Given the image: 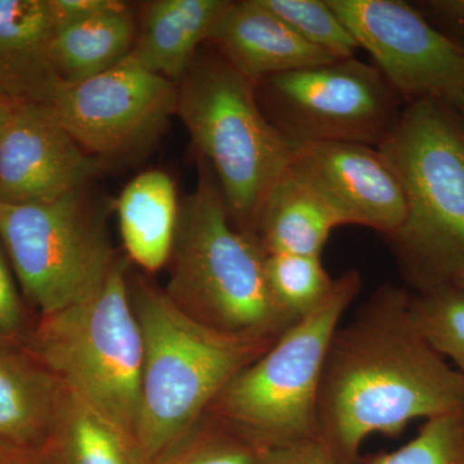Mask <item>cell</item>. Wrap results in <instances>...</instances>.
Here are the masks:
<instances>
[{
	"label": "cell",
	"mask_w": 464,
	"mask_h": 464,
	"mask_svg": "<svg viewBox=\"0 0 464 464\" xmlns=\"http://www.w3.org/2000/svg\"><path fill=\"white\" fill-rule=\"evenodd\" d=\"M411 295L381 286L353 322L338 326L316 402L317 438L341 464H362L374 433L399 436L411 420L464 408V378L409 316Z\"/></svg>",
	"instance_id": "cell-1"
},
{
	"label": "cell",
	"mask_w": 464,
	"mask_h": 464,
	"mask_svg": "<svg viewBox=\"0 0 464 464\" xmlns=\"http://www.w3.org/2000/svg\"><path fill=\"white\" fill-rule=\"evenodd\" d=\"M130 293L143 341L136 442L143 464H155L200 423L226 384L279 337L217 331L146 283L130 284Z\"/></svg>",
	"instance_id": "cell-2"
},
{
	"label": "cell",
	"mask_w": 464,
	"mask_h": 464,
	"mask_svg": "<svg viewBox=\"0 0 464 464\" xmlns=\"http://www.w3.org/2000/svg\"><path fill=\"white\" fill-rule=\"evenodd\" d=\"M179 206L167 295L192 319L232 334L277 338L298 320L275 301L257 237L232 224L212 168Z\"/></svg>",
	"instance_id": "cell-3"
},
{
	"label": "cell",
	"mask_w": 464,
	"mask_h": 464,
	"mask_svg": "<svg viewBox=\"0 0 464 464\" xmlns=\"http://www.w3.org/2000/svg\"><path fill=\"white\" fill-rule=\"evenodd\" d=\"M378 149L405 194L391 240L406 275L420 292L453 283L464 273L463 121L444 101H411Z\"/></svg>",
	"instance_id": "cell-4"
},
{
	"label": "cell",
	"mask_w": 464,
	"mask_h": 464,
	"mask_svg": "<svg viewBox=\"0 0 464 464\" xmlns=\"http://www.w3.org/2000/svg\"><path fill=\"white\" fill-rule=\"evenodd\" d=\"M177 115L212 168L232 224L257 237L266 200L297 146L266 118L256 84L212 47L199 51L179 82Z\"/></svg>",
	"instance_id": "cell-5"
},
{
	"label": "cell",
	"mask_w": 464,
	"mask_h": 464,
	"mask_svg": "<svg viewBox=\"0 0 464 464\" xmlns=\"http://www.w3.org/2000/svg\"><path fill=\"white\" fill-rule=\"evenodd\" d=\"M362 286L357 271L334 280L325 299L301 317L210 405V417L257 450L315 438L316 402L333 335Z\"/></svg>",
	"instance_id": "cell-6"
},
{
	"label": "cell",
	"mask_w": 464,
	"mask_h": 464,
	"mask_svg": "<svg viewBox=\"0 0 464 464\" xmlns=\"http://www.w3.org/2000/svg\"><path fill=\"white\" fill-rule=\"evenodd\" d=\"M33 350L66 390L136 440L143 341L121 265L90 297L42 316Z\"/></svg>",
	"instance_id": "cell-7"
},
{
	"label": "cell",
	"mask_w": 464,
	"mask_h": 464,
	"mask_svg": "<svg viewBox=\"0 0 464 464\" xmlns=\"http://www.w3.org/2000/svg\"><path fill=\"white\" fill-rule=\"evenodd\" d=\"M0 237L42 316L90 297L115 265L103 213L85 188L51 203L0 201Z\"/></svg>",
	"instance_id": "cell-8"
},
{
	"label": "cell",
	"mask_w": 464,
	"mask_h": 464,
	"mask_svg": "<svg viewBox=\"0 0 464 464\" xmlns=\"http://www.w3.org/2000/svg\"><path fill=\"white\" fill-rule=\"evenodd\" d=\"M259 108L293 145L351 142L378 148L405 101L380 70L356 57L271 76L256 85Z\"/></svg>",
	"instance_id": "cell-9"
},
{
	"label": "cell",
	"mask_w": 464,
	"mask_h": 464,
	"mask_svg": "<svg viewBox=\"0 0 464 464\" xmlns=\"http://www.w3.org/2000/svg\"><path fill=\"white\" fill-rule=\"evenodd\" d=\"M177 103L179 84L130 54L88 81L61 84L48 106L79 146L103 163L154 145L177 115Z\"/></svg>",
	"instance_id": "cell-10"
},
{
	"label": "cell",
	"mask_w": 464,
	"mask_h": 464,
	"mask_svg": "<svg viewBox=\"0 0 464 464\" xmlns=\"http://www.w3.org/2000/svg\"><path fill=\"white\" fill-rule=\"evenodd\" d=\"M405 103L451 102L464 88V48L399 0H328Z\"/></svg>",
	"instance_id": "cell-11"
},
{
	"label": "cell",
	"mask_w": 464,
	"mask_h": 464,
	"mask_svg": "<svg viewBox=\"0 0 464 464\" xmlns=\"http://www.w3.org/2000/svg\"><path fill=\"white\" fill-rule=\"evenodd\" d=\"M102 167L50 106L16 103L0 137V201L51 203L83 190Z\"/></svg>",
	"instance_id": "cell-12"
},
{
	"label": "cell",
	"mask_w": 464,
	"mask_h": 464,
	"mask_svg": "<svg viewBox=\"0 0 464 464\" xmlns=\"http://www.w3.org/2000/svg\"><path fill=\"white\" fill-rule=\"evenodd\" d=\"M290 168L331 204L343 225L393 237L406 217L404 190L380 149L362 143L298 146Z\"/></svg>",
	"instance_id": "cell-13"
},
{
	"label": "cell",
	"mask_w": 464,
	"mask_h": 464,
	"mask_svg": "<svg viewBox=\"0 0 464 464\" xmlns=\"http://www.w3.org/2000/svg\"><path fill=\"white\" fill-rule=\"evenodd\" d=\"M208 43L256 85L271 76L335 61L304 42L259 0L231 2Z\"/></svg>",
	"instance_id": "cell-14"
},
{
	"label": "cell",
	"mask_w": 464,
	"mask_h": 464,
	"mask_svg": "<svg viewBox=\"0 0 464 464\" xmlns=\"http://www.w3.org/2000/svg\"><path fill=\"white\" fill-rule=\"evenodd\" d=\"M54 33L50 0H0V99L50 105L61 85Z\"/></svg>",
	"instance_id": "cell-15"
},
{
	"label": "cell",
	"mask_w": 464,
	"mask_h": 464,
	"mask_svg": "<svg viewBox=\"0 0 464 464\" xmlns=\"http://www.w3.org/2000/svg\"><path fill=\"white\" fill-rule=\"evenodd\" d=\"M228 0H155L143 8L132 56L179 84L225 14Z\"/></svg>",
	"instance_id": "cell-16"
},
{
	"label": "cell",
	"mask_w": 464,
	"mask_h": 464,
	"mask_svg": "<svg viewBox=\"0 0 464 464\" xmlns=\"http://www.w3.org/2000/svg\"><path fill=\"white\" fill-rule=\"evenodd\" d=\"M342 225L331 204L289 167L266 200L257 239L266 255L320 257L329 235Z\"/></svg>",
	"instance_id": "cell-17"
},
{
	"label": "cell",
	"mask_w": 464,
	"mask_h": 464,
	"mask_svg": "<svg viewBox=\"0 0 464 464\" xmlns=\"http://www.w3.org/2000/svg\"><path fill=\"white\" fill-rule=\"evenodd\" d=\"M179 206L173 179L161 170L139 174L119 197L116 209L125 250L150 273L169 261Z\"/></svg>",
	"instance_id": "cell-18"
},
{
	"label": "cell",
	"mask_w": 464,
	"mask_h": 464,
	"mask_svg": "<svg viewBox=\"0 0 464 464\" xmlns=\"http://www.w3.org/2000/svg\"><path fill=\"white\" fill-rule=\"evenodd\" d=\"M63 395V383L38 360L0 348V441L44 445Z\"/></svg>",
	"instance_id": "cell-19"
},
{
	"label": "cell",
	"mask_w": 464,
	"mask_h": 464,
	"mask_svg": "<svg viewBox=\"0 0 464 464\" xmlns=\"http://www.w3.org/2000/svg\"><path fill=\"white\" fill-rule=\"evenodd\" d=\"M136 17L125 3L106 14L56 27L52 60L61 84H76L108 72L133 51Z\"/></svg>",
	"instance_id": "cell-20"
},
{
	"label": "cell",
	"mask_w": 464,
	"mask_h": 464,
	"mask_svg": "<svg viewBox=\"0 0 464 464\" xmlns=\"http://www.w3.org/2000/svg\"><path fill=\"white\" fill-rule=\"evenodd\" d=\"M44 445L60 464H143L132 436L65 387Z\"/></svg>",
	"instance_id": "cell-21"
},
{
	"label": "cell",
	"mask_w": 464,
	"mask_h": 464,
	"mask_svg": "<svg viewBox=\"0 0 464 464\" xmlns=\"http://www.w3.org/2000/svg\"><path fill=\"white\" fill-rule=\"evenodd\" d=\"M409 316L418 333L464 378V290L449 283L411 295Z\"/></svg>",
	"instance_id": "cell-22"
},
{
	"label": "cell",
	"mask_w": 464,
	"mask_h": 464,
	"mask_svg": "<svg viewBox=\"0 0 464 464\" xmlns=\"http://www.w3.org/2000/svg\"><path fill=\"white\" fill-rule=\"evenodd\" d=\"M266 276L275 301L295 320L315 310L334 284L316 256L267 255Z\"/></svg>",
	"instance_id": "cell-23"
},
{
	"label": "cell",
	"mask_w": 464,
	"mask_h": 464,
	"mask_svg": "<svg viewBox=\"0 0 464 464\" xmlns=\"http://www.w3.org/2000/svg\"><path fill=\"white\" fill-rule=\"evenodd\" d=\"M308 44L335 60L355 57L359 44L328 0H259Z\"/></svg>",
	"instance_id": "cell-24"
},
{
	"label": "cell",
	"mask_w": 464,
	"mask_h": 464,
	"mask_svg": "<svg viewBox=\"0 0 464 464\" xmlns=\"http://www.w3.org/2000/svg\"><path fill=\"white\" fill-rule=\"evenodd\" d=\"M364 464H464V408L430 418L404 447Z\"/></svg>",
	"instance_id": "cell-25"
},
{
	"label": "cell",
	"mask_w": 464,
	"mask_h": 464,
	"mask_svg": "<svg viewBox=\"0 0 464 464\" xmlns=\"http://www.w3.org/2000/svg\"><path fill=\"white\" fill-rule=\"evenodd\" d=\"M257 453L246 440L209 415L155 464H255Z\"/></svg>",
	"instance_id": "cell-26"
},
{
	"label": "cell",
	"mask_w": 464,
	"mask_h": 464,
	"mask_svg": "<svg viewBox=\"0 0 464 464\" xmlns=\"http://www.w3.org/2000/svg\"><path fill=\"white\" fill-rule=\"evenodd\" d=\"M255 464H341L322 440L307 438L258 450Z\"/></svg>",
	"instance_id": "cell-27"
},
{
	"label": "cell",
	"mask_w": 464,
	"mask_h": 464,
	"mask_svg": "<svg viewBox=\"0 0 464 464\" xmlns=\"http://www.w3.org/2000/svg\"><path fill=\"white\" fill-rule=\"evenodd\" d=\"M50 3L56 27L99 16L125 5L119 0H50Z\"/></svg>",
	"instance_id": "cell-28"
},
{
	"label": "cell",
	"mask_w": 464,
	"mask_h": 464,
	"mask_svg": "<svg viewBox=\"0 0 464 464\" xmlns=\"http://www.w3.org/2000/svg\"><path fill=\"white\" fill-rule=\"evenodd\" d=\"M21 317L23 314L16 289L0 253V340H5L18 331Z\"/></svg>",
	"instance_id": "cell-29"
},
{
	"label": "cell",
	"mask_w": 464,
	"mask_h": 464,
	"mask_svg": "<svg viewBox=\"0 0 464 464\" xmlns=\"http://www.w3.org/2000/svg\"><path fill=\"white\" fill-rule=\"evenodd\" d=\"M0 464H60L50 449L0 441Z\"/></svg>",
	"instance_id": "cell-30"
},
{
	"label": "cell",
	"mask_w": 464,
	"mask_h": 464,
	"mask_svg": "<svg viewBox=\"0 0 464 464\" xmlns=\"http://www.w3.org/2000/svg\"><path fill=\"white\" fill-rule=\"evenodd\" d=\"M422 5L441 25L464 36V0H431Z\"/></svg>",
	"instance_id": "cell-31"
},
{
	"label": "cell",
	"mask_w": 464,
	"mask_h": 464,
	"mask_svg": "<svg viewBox=\"0 0 464 464\" xmlns=\"http://www.w3.org/2000/svg\"><path fill=\"white\" fill-rule=\"evenodd\" d=\"M14 105H16V103L0 99V137H2L5 125L7 123L8 116L11 114L12 109H14Z\"/></svg>",
	"instance_id": "cell-32"
},
{
	"label": "cell",
	"mask_w": 464,
	"mask_h": 464,
	"mask_svg": "<svg viewBox=\"0 0 464 464\" xmlns=\"http://www.w3.org/2000/svg\"><path fill=\"white\" fill-rule=\"evenodd\" d=\"M449 105L451 106V108H454L457 110L458 112H459V115L462 116L463 119V124H464V88L462 91L459 92V94L451 101Z\"/></svg>",
	"instance_id": "cell-33"
},
{
	"label": "cell",
	"mask_w": 464,
	"mask_h": 464,
	"mask_svg": "<svg viewBox=\"0 0 464 464\" xmlns=\"http://www.w3.org/2000/svg\"><path fill=\"white\" fill-rule=\"evenodd\" d=\"M453 284H456V285L459 286V288H462L464 290V273L460 274L459 276H458L457 279L454 280Z\"/></svg>",
	"instance_id": "cell-34"
}]
</instances>
